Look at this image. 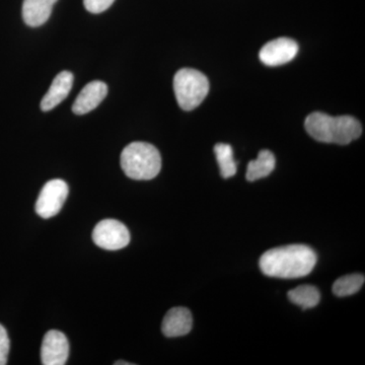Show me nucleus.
<instances>
[{"label": "nucleus", "mask_w": 365, "mask_h": 365, "mask_svg": "<svg viewBox=\"0 0 365 365\" xmlns=\"http://www.w3.org/2000/svg\"><path fill=\"white\" fill-rule=\"evenodd\" d=\"M318 257L313 249L304 245H290L269 250L262 255L259 266L269 277L297 279L314 270Z\"/></svg>", "instance_id": "obj_1"}, {"label": "nucleus", "mask_w": 365, "mask_h": 365, "mask_svg": "<svg viewBox=\"0 0 365 365\" xmlns=\"http://www.w3.org/2000/svg\"><path fill=\"white\" fill-rule=\"evenodd\" d=\"M304 127L317 141L346 145L359 138L361 124L351 116L332 117L324 113H312L307 117Z\"/></svg>", "instance_id": "obj_2"}, {"label": "nucleus", "mask_w": 365, "mask_h": 365, "mask_svg": "<svg viewBox=\"0 0 365 365\" xmlns=\"http://www.w3.org/2000/svg\"><path fill=\"white\" fill-rule=\"evenodd\" d=\"M121 168L130 179L148 181L160 174L162 158L153 144L137 141L129 144L122 151Z\"/></svg>", "instance_id": "obj_3"}, {"label": "nucleus", "mask_w": 365, "mask_h": 365, "mask_svg": "<svg viewBox=\"0 0 365 365\" xmlns=\"http://www.w3.org/2000/svg\"><path fill=\"white\" fill-rule=\"evenodd\" d=\"M174 91L181 109L192 111L207 97L209 81L202 72L196 69H180L174 78Z\"/></svg>", "instance_id": "obj_4"}, {"label": "nucleus", "mask_w": 365, "mask_h": 365, "mask_svg": "<svg viewBox=\"0 0 365 365\" xmlns=\"http://www.w3.org/2000/svg\"><path fill=\"white\" fill-rule=\"evenodd\" d=\"M67 196L68 186L63 180L55 179L46 182L36 202V212L46 220L58 215L66 203Z\"/></svg>", "instance_id": "obj_5"}, {"label": "nucleus", "mask_w": 365, "mask_h": 365, "mask_svg": "<svg viewBox=\"0 0 365 365\" xmlns=\"http://www.w3.org/2000/svg\"><path fill=\"white\" fill-rule=\"evenodd\" d=\"M93 240L100 248L116 251L128 246L130 234L123 223L115 220H105L96 225Z\"/></svg>", "instance_id": "obj_6"}, {"label": "nucleus", "mask_w": 365, "mask_h": 365, "mask_svg": "<svg viewBox=\"0 0 365 365\" xmlns=\"http://www.w3.org/2000/svg\"><path fill=\"white\" fill-rule=\"evenodd\" d=\"M299 52V45L289 38H279L270 41L262 48L259 57L262 63L267 66H280L292 61Z\"/></svg>", "instance_id": "obj_7"}, {"label": "nucleus", "mask_w": 365, "mask_h": 365, "mask_svg": "<svg viewBox=\"0 0 365 365\" xmlns=\"http://www.w3.org/2000/svg\"><path fill=\"white\" fill-rule=\"evenodd\" d=\"M69 356L66 336L57 330L46 333L41 347V360L44 365H64Z\"/></svg>", "instance_id": "obj_8"}, {"label": "nucleus", "mask_w": 365, "mask_h": 365, "mask_svg": "<svg viewBox=\"0 0 365 365\" xmlns=\"http://www.w3.org/2000/svg\"><path fill=\"white\" fill-rule=\"evenodd\" d=\"M108 93V86L100 81L88 83L76 98L72 111L76 115L88 114L95 110L104 101Z\"/></svg>", "instance_id": "obj_9"}, {"label": "nucleus", "mask_w": 365, "mask_h": 365, "mask_svg": "<svg viewBox=\"0 0 365 365\" xmlns=\"http://www.w3.org/2000/svg\"><path fill=\"white\" fill-rule=\"evenodd\" d=\"M73 81V74L71 72L62 71L57 74L49 91L41 101V110L43 112L51 111L60 103L63 102L71 93Z\"/></svg>", "instance_id": "obj_10"}, {"label": "nucleus", "mask_w": 365, "mask_h": 365, "mask_svg": "<svg viewBox=\"0 0 365 365\" xmlns=\"http://www.w3.org/2000/svg\"><path fill=\"white\" fill-rule=\"evenodd\" d=\"M192 325L191 312L186 307H174L163 318L162 331L165 337H181L190 333Z\"/></svg>", "instance_id": "obj_11"}, {"label": "nucleus", "mask_w": 365, "mask_h": 365, "mask_svg": "<svg viewBox=\"0 0 365 365\" xmlns=\"http://www.w3.org/2000/svg\"><path fill=\"white\" fill-rule=\"evenodd\" d=\"M57 0H24L23 19L29 26L36 28L49 20Z\"/></svg>", "instance_id": "obj_12"}, {"label": "nucleus", "mask_w": 365, "mask_h": 365, "mask_svg": "<svg viewBox=\"0 0 365 365\" xmlns=\"http://www.w3.org/2000/svg\"><path fill=\"white\" fill-rule=\"evenodd\" d=\"M275 157L270 150H263L259 153L257 160L249 163L246 178L250 182L257 181L268 177L275 169Z\"/></svg>", "instance_id": "obj_13"}, {"label": "nucleus", "mask_w": 365, "mask_h": 365, "mask_svg": "<svg viewBox=\"0 0 365 365\" xmlns=\"http://www.w3.org/2000/svg\"><path fill=\"white\" fill-rule=\"evenodd\" d=\"M288 299L302 309H307L318 306L321 294L318 288L312 285H300L288 292Z\"/></svg>", "instance_id": "obj_14"}, {"label": "nucleus", "mask_w": 365, "mask_h": 365, "mask_svg": "<svg viewBox=\"0 0 365 365\" xmlns=\"http://www.w3.org/2000/svg\"><path fill=\"white\" fill-rule=\"evenodd\" d=\"M215 153L223 179L234 177L237 173V163L232 146L227 143H217L215 146Z\"/></svg>", "instance_id": "obj_15"}, {"label": "nucleus", "mask_w": 365, "mask_h": 365, "mask_svg": "<svg viewBox=\"0 0 365 365\" xmlns=\"http://www.w3.org/2000/svg\"><path fill=\"white\" fill-rule=\"evenodd\" d=\"M364 274H350V275L343 276L334 283L333 294L339 297L357 294L364 287Z\"/></svg>", "instance_id": "obj_16"}, {"label": "nucleus", "mask_w": 365, "mask_h": 365, "mask_svg": "<svg viewBox=\"0 0 365 365\" xmlns=\"http://www.w3.org/2000/svg\"><path fill=\"white\" fill-rule=\"evenodd\" d=\"M9 348H11V342H9V335L4 327L0 324V365L7 364Z\"/></svg>", "instance_id": "obj_17"}, {"label": "nucleus", "mask_w": 365, "mask_h": 365, "mask_svg": "<svg viewBox=\"0 0 365 365\" xmlns=\"http://www.w3.org/2000/svg\"><path fill=\"white\" fill-rule=\"evenodd\" d=\"M115 0H83L86 11L91 14H101L107 11Z\"/></svg>", "instance_id": "obj_18"}, {"label": "nucleus", "mask_w": 365, "mask_h": 365, "mask_svg": "<svg viewBox=\"0 0 365 365\" xmlns=\"http://www.w3.org/2000/svg\"><path fill=\"white\" fill-rule=\"evenodd\" d=\"M115 365H131L132 364H129V362L124 361H116L114 364Z\"/></svg>", "instance_id": "obj_19"}]
</instances>
